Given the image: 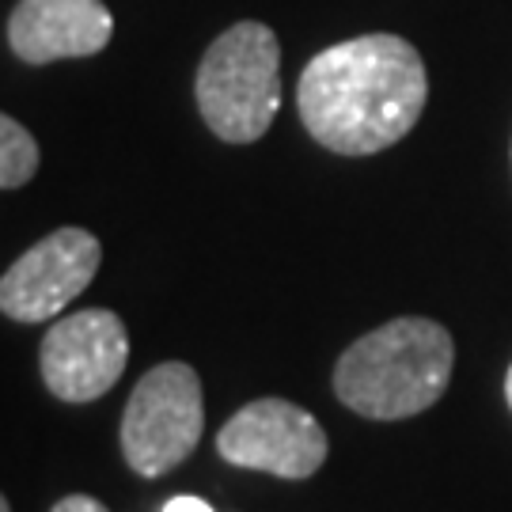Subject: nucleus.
<instances>
[{
  "label": "nucleus",
  "mask_w": 512,
  "mask_h": 512,
  "mask_svg": "<svg viewBox=\"0 0 512 512\" xmlns=\"http://www.w3.org/2000/svg\"><path fill=\"white\" fill-rule=\"evenodd\" d=\"M429 99L421 54L399 35H361L308 61L296 107L311 141L338 156H372L418 126Z\"/></svg>",
  "instance_id": "1"
},
{
  "label": "nucleus",
  "mask_w": 512,
  "mask_h": 512,
  "mask_svg": "<svg viewBox=\"0 0 512 512\" xmlns=\"http://www.w3.org/2000/svg\"><path fill=\"white\" fill-rule=\"evenodd\" d=\"M456 365L452 334L421 315L368 330L338 357L334 395L368 421H403L440 403Z\"/></svg>",
  "instance_id": "2"
},
{
  "label": "nucleus",
  "mask_w": 512,
  "mask_h": 512,
  "mask_svg": "<svg viewBox=\"0 0 512 512\" xmlns=\"http://www.w3.org/2000/svg\"><path fill=\"white\" fill-rule=\"evenodd\" d=\"M194 99L205 126L228 145H251L274 126L281 107V42L258 23L243 19L205 50Z\"/></svg>",
  "instance_id": "3"
},
{
  "label": "nucleus",
  "mask_w": 512,
  "mask_h": 512,
  "mask_svg": "<svg viewBox=\"0 0 512 512\" xmlns=\"http://www.w3.org/2000/svg\"><path fill=\"white\" fill-rule=\"evenodd\" d=\"M202 380L186 361H164L137 380L122 414V456L141 478L175 471L202 440Z\"/></svg>",
  "instance_id": "4"
},
{
  "label": "nucleus",
  "mask_w": 512,
  "mask_h": 512,
  "mask_svg": "<svg viewBox=\"0 0 512 512\" xmlns=\"http://www.w3.org/2000/svg\"><path fill=\"white\" fill-rule=\"evenodd\" d=\"M327 433L304 406L289 399H255L217 433V452L232 467L304 482L327 463Z\"/></svg>",
  "instance_id": "5"
},
{
  "label": "nucleus",
  "mask_w": 512,
  "mask_h": 512,
  "mask_svg": "<svg viewBox=\"0 0 512 512\" xmlns=\"http://www.w3.org/2000/svg\"><path fill=\"white\" fill-rule=\"evenodd\" d=\"M103 243L88 228H57L0 277V311L16 323H46L69 308L99 274Z\"/></svg>",
  "instance_id": "6"
},
{
  "label": "nucleus",
  "mask_w": 512,
  "mask_h": 512,
  "mask_svg": "<svg viewBox=\"0 0 512 512\" xmlns=\"http://www.w3.org/2000/svg\"><path fill=\"white\" fill-rule=\"evenodd\" d=\"M129 365V330L107 308L57 319L42 338V380L61 403H95Z\"/></svg>",
  "instance_id": "7"
},
{
  "label": "nucleus",
  "mask_w": 512,
  "mask_h": 512,
  "mask_svg": "<svg viewBox=\"0 0 512 512\" xmlns=\"http://www.w3.org/2000/svg\"><path fill=\"white\" fill-rule=\"evenodd\" d=\"M114 16L103 0H19L8 16V46L27 65L107 50Z\"/></svg>",
  "instance_id": "8"
},
{
  "label": "nucleus",
  "mask_w": 512,
  "mask_h": 512,
  "mask_svg": "<svg viewBox=\"0 0 512 512\" xmlns=\"http://www.w3.org/2000/svg\"><path fill=\"white\" fill-rule=\"evenodd\" d=\"M38 171V145L27 129L19 126L12 114L0 118V186L16 190V186L31 183Z\"/></svg>",
  "instance_id": "9"
},
{
  "label": "nucleus",
  "mask_w": 512,
  "mask_h": 512,
  "mask_svg": "<svg viewBox=\"0 0 512 512\" xmlns=\"http://www.w3.org/2000/svg\"><path fill=\"white\" fill-rule=\"evenodd\" d=\"M50 512H110V509L103 505V501H95V497H88V494H69V497H61Z\"/></svg>",
  "instance_id": "10"
},
{
  "label": "nucleus",
  "mask_w": 512,
  "mask_h": 512,
  "mask_svg": "<svg viewBox=\"0 0 512 512\" xmlns=\"http://www.w3.org/2000/svg\"><path fill=\"white\" fill-rule=\"evenodd\" d=\"M164 512H213V505L202 501V497H194V494H179V497H171V501H167Z\"/></svg>",
  "instance_id": "11"
},
{
  "label": "nucleus",
  "mask_w": 512,
  "mask_h": 512,
  "mask_svg": "<svg viewBox=\"0 0 512 512\" xmlns=\"http://www.w3.org/2000/svg\"><path fill=\"white\" fill-rule=\"evenodd\" d=\"M505 403H509V410H512V365H509V372H505Z\"/></svg>",
  "instance_id": "12"
},
{
  "label": "nucleus",
  "mask_w": 512,
  "mask_h": 512,
  "mask_svg": "<svg viewBox=\"0 0 512 512\" xmlns=\"http://www.w3.org/2000/svg\"><path fill=\"white\" fill-rule=\"evenodd\" d=\"M0 512H12V505H8V497H0Z\"/></svg>",
  "instance_id": "13"
},
{
  "label": "nucleus",
  "mask_w": 512,
  "mask_h": 512,
  "mask_svg": "<svg viewBox=\"0 0 512 512\" xmlns=\"http://www.w3.org/2000/svg\"><path fill=\"white\" fill-rule=\"evenodd\" d=\"M509 156H512V148H509Z\"/></svg>",
  "instance_id": "14"
}]
</instances>
